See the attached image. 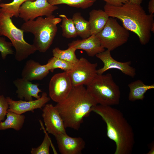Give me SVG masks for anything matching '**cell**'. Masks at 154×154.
Listing matches in <instances>:
<instances>
[{
  "label": "cell",
  "mask_w": 154,
  "mask_h": 154,
  "mask_svg": "<svg viewBox=\"0 0 154 154\" xmlns=\"http://www.w3.org/2000/svg\"><path fill=\"white\" fill-rule=\"evenodd\" d=\"M106 125L107 135L115 143L114 154H131L135 144L132 127L119 110L110 106L97 104L92 109Z\"/></svg>",
  "instance_id": "1"
},
{
  "label": "cell",
  "mask_w": 154,
  "mask_h": 154,
  "mask_svg": "<svg viewBox=\"0 0 154 154\" xmlns=\"http://www.w3.org/2000/svg\"><path fill=\"white\" fill-rule=\"evenodd\" d=\"M104 9L110 17L118 19L125 29L135 33L142 45L149 42L151 27L154 24V15L147 14L141 5L129 2L120 6L106 3Z\"/></svg>",
  "instance_id": "2"
},
{
  "label": "cell",
  "mask_w": 154,
  "mask_h": 154,
  "mask_svg": "<svg viewBox=\"0 0 154 154\" xmlns=\"http://www.w3.org/2000/svg\"><path fill=\"white\" fill-rule=\"evenodd\" d=\"M97 105L84 85L73 87L67 97L55 106L66 128L78 130L84 117Z\"/></svg>",
  "instance_id": "3"
},
{
  "label": "cell",
  "mask_w": 154,
  "mask_h": 154,
  "mask_svg": "<svg viewBox=\"0 0 154 154\" xmlns=\"http://www.w3.org/2000/svg\"><path fill=\"white\" fill-rule=\"evenodd\" d=\"M62 19L53 15L43 18L24 22L21 29L24 32L30 33L34 36L33 44L41 52H46L52 45L58 30L57 25Z\"/></svg>",
  "instance_id": "4"
},
{
  "label": "cell",
  "mask_w": 154,
  "mask_h": 154,
  "mask_svg": "<svg viewBox=\"0 0 154 154\" xmlns=\"http://www.w3.org/2000/svg\"><path fill=\"white\" fill-rule=\"evenodd\" d=\"M86 86L87 91L97 104L111 106L119 104V88L111 74H97Z\"/></svg>",
  "instance_id": "5"
},
{
  "label": "cell",
  "mask_w": 154,
  "mask_h": 154,
  "mask_svg": "<svg viewBox=\"0 0 154 154\" xmlns=\"http://www.w3.org/2000/svg\"><path fill=\"white\" fill-rule=\"evenodd\" d=\"M11 15L0 11V36L7 37L15 49V59L21 62L34 53L37 50L33 44L27 42L24 38V31L17 27L11 18Z\"/></svg>",
  "instance_id": "6"
},
{
  "label": "cell",
  "mask_w": 154,
  "mask_h": 154,
  "mask_svg": "<svg viewBox=\"0 0 154 154\" xmlns=\"http://www.w3.org/2000/svg\"><path fill=\"white\" fill-rule=\"evenodd\" d=\"M96 35L102 46L111 51L126 43L129 34L116 19L110 17L103 29Z\"/></svg>",
  "instance_id": "7"
},
{
  "label": "cell",
  "mask_w": 154,
  "mask_h": 154,
  "mask_svg": "<svg viewBox=\"0 0 154 154\" xmlns=\"http://www.w3.org/2000/svg\"><path fill=\"white\" fill-rule=\"evenodd\" d=\"M58 9L56 5L50 3L48 0H28L19 7L18 17L25 22L39 17L49 16Z\"/></svg>",
  "instance_id": "8"
},
{
  "label": "cell",
  "mask_w": 154,
  "mask_h": 154,
  "mask_svg": "<svg viewBox=\"0 0 154 154\" xmlns=\"http://www.w3.org/2000/svg\"><path fill=\"white\" fill-rule=\"evenodd\" d=\"M97 63H92L86 59L81 57L73 68L66 72L73 86H86L97 74Z\"/></svg>",
  "instance_id": "9"
},
{
  "label": "cell",
  "mask_w": 154,
  "mask_h": 154,
  "mask_svg": "<svg viewBox=\"0 0 154 154\" xmlns=\"http://www.w3.org/2000/svg\"><path fill=\"white\" fill-rule=\"evenodd\" d=\"M73 87L71 80L66 72L56 74L50 81L49 97L57 103L61 102L67 97Z\"/></svg>",
  "instance_id": "10"
},
{
  "label": "cell",
  "mask_w": 154,
  "mask_h": 154,
  "mask_svg": "<svg viewBox=\"0 0 154 154\" xmlns=\"http://www.w3.org/2000/svg\"><path fill=\"white\" fill-rule=\"evenodd\" d=\"M42 117L47 132L54 136L60 133H66L62 119L55 106L46 104L42 109Z\"/></svg>",
  "instance_id": "11"
},
{
  "label": "cell",
  "mask_w": 154,
  "mask_h": 154,
  "mask_svg": "<svg viewBox=\"0 0 154 154\" xmlns=\"http://www.w3.org/2000/svg\"><path fill=\"white\" fill-rule=\"evenodd\" d=\"M96 56L104 64V66L102 68L97 70V73L98 74H103L109 69H115L132 78H134L136 75V69L131 66V61L122 62L115 60L112 56L111 51L109 50H105L96 54Z\"/></svg>",
  "instance_id": "12"
},
{
  "label": "cell",
  "mask_w": 154,
  "mask_h": 154,
  "mask_svg": "<svg viewBox=\"0 0 154 154\" xmlns=\"http://www.w3.org/2000/svg\"><path fill=\"white\" fill-rule=\"evenodd\" d=\"M6 98L9 105L7 111L19 115L29 111L33 112L34 110L37 109H42V108L50 99L45 92L42 94L40 98L35 100L26 101L20 100L15 101L8 97Z\"/></svg>",
  "instance_id": "13"
},
{
  "label": "cell",
  "mask_w": 154,
  "mask_h": 154,
  "mask_svg": "<svg viewBox=\"0 0 154 154\" xmlns=\"http://www.w3.org/2000/svg\"><path fill=\"white\" fill-rule=\"evenodd\" d=\"M55 137L61 154H80L85 147V142L81 137H72L66 133H59Z\"/></svg>",
  "instance_id": "14"
},
{
  "label": "cell",
  "mask_w": 154,
  "mask_h": 154,
  "mask_svg": "<svg viewBox=\"0 0 154 154\" xmlns=\"http://www.w3.org/2000/svg\"><path fill=\"white\" fill-rule=\"evenodd\" d=\"M31 82L22 78H17L13 81L17 88L16 93L18 98L29 101L33 100V97L36 99L40 97L41 96L38 94L42 91L38 88L39 84H33Z\"/></svg>",
  "instance_id": "15"
},
{
  "label": "cell",
  "mask_w": 154,
  "mask_h": 154,
  "mask_svg": "<svg viewBox=\"0 0 154 154\" xmlns=\"http://www.w3.org/2000/svg\"><path fill=\"white\" fill-rule=\"evenodd\" d=\"M78 49L84 50L88 55L93 57L105 50L96 35H91L88 38L73 41L68 45Z\"/></svg>",
  "instance_id": "16"
},
{
  "label": "cell",
  "mask_w": 154,
  "mask_h": 154,
  "mask_svg": "<svg viewBox=\"0 0 154 154\" xmlns=\"http://www.w3.org/2000/svg\"><path fill=\"white\" fill-rule=\"evenodd\" d=\"M49 70L45 65H42L32 59L27 60L22 70V78L31 81L41 80L46 77Z\"/></svg>",
  "instance_id": "17"
},
{
  "label": "cell",
  "mask_w": 154,
  "mask_h": 154,
  "mask_svg": "<svg viewBox=\"0 0 154 154\" xmlns=\"http://www.w3.org/2000/svg\"><path fill=\"white\" fill-rule=\"evenodd\" d=\"M89 15L91 35H96L103 29L110 17L105 11L101 9H93Z\"/></svg>",
  "instance_id": "18"
},
{
  "label": "cell",
  "mask_w": 154,
  "mask_h": 154,
  "mask_svg": "<svg viewBox=\"0 0 154 154\" xmlns=\"http://www.w3.org/2000/svg\"><path fill=\"white\" fill-rule=\"evenodd\" d=\"M128 86L129 89L128 99L131 102L137 100H143L147 91L154 89V84L146 85L140 80L132 82L129 83Z\"/></svg>",
  "instance_id": "19"
},
{
  "label": "cell",
  "mask_w": 154,
  "mask_h": 154,
  "mask_svg": "<svg viewBox=\"0 0 154 154\" xmlns=\"http://www.w3.org/2000/svg\"><path fill=\"white\" fill-rule=\"evenodd\" d=\"M6 116L5 120L0 123V130L13 129L18 131L22 128L25 118L24 115L7 111Z\"/></svg>",
  "instance_id": "20"
},
{
  "label": "cell",
  "mask_w": 154,
  "mask_h": 154,
  "mask_svg": "<svg viewBox=\"0 0 154 154\" xmlns=\"http://www.w3.org/2000/svg\"><path fill=\"white\" fill-rule=\"evenodd\" d=\"M72 19L78 36L82 39H85L91 35L89 22L83 18L80 13L76 12L74 13Z\"/></svg>",
  "instance_id": "21"
},
{
  "label": "cell",
  "mask_w": 154,
  "mask_h": 154,
  "mask_svg": "<svg viewBox=\"0 0 154 154\" xmlns=\"http://www.w3.org/2000/svg\"><path fill=\"white\" fill-rule=\"evenodd\" d=\"M76 50L72 47H68L65 50L57 47L53 49L52 52L53 56L75 64L79 60L76 54Z\"/></svg>",
  "instance_id": "22"
},
{
  "label": "cell",
  "mask_w": 154,
  "mask_h": 154,
  "mask_svg": "<svg viewBox=\"0 0 154 154\" xmlns=\"http://www.w3.org/2000/svg\"><path fill=\"white\" fill-rule=\"evenodd\" d=\"M62 23L60 27L62 31V36L67 38H74L78 36L74 22L71 18H68L64 14H60Z\"/></svg>",
  "instance_id": "23"
},
{
  "label": "cell",
  "mask_w": 154,
  "mask_h": 154,
  "mask_svg": "<svg viewBox=\"0 0 154 154\" xmlns=\"http://www.w3.org/2000/svg\"><path fill=\"white\" fill-rule=\"evenodd\" d=\"M96 0H48L50 4L57 5L66 4L70 6L86 9L92 6Z\"/></svg>",
  "instance_id": "24"
},
{
  "label": "cell",
  "mask_w": 154,
  "mask_h": 154,
  "mask_svg": "<svg viewBox=\"0 0 154 154\" xmlns=\"http://www.w3.org/2000/svg\"><path fill=\"white\" fill-rule=\"evenodd\" d=\"M46 65L49 71L53 72L57 68L67 72L72 69L75 64L53 56L49 59Z\"/></svg>",
  "instance_id": "25"
},
{
  "label": "cell",
  "mask_w": 154,
  "mask_h": 154,
  "mask_svg": "<svg viewBox=\"0 0 154 154\" xmlns=\"http://www.w3.org/2000/svg\"><path fill=\"white\" fill-rule=\"evenodd\" d=\"M28 0H13L8 3H0V11H4L11 14L13 17H18L19 10L21 5ZM34 1L35 0H30Z\"/></svg>",
  "instance_id": "26"
},
{
  "label": "cell",
  "mask_w": 154,
  "mask_h": 154,
  "mask_svg": "<svg viewBox=\"0 0 154 154\" xmlns=\"http://www.w3.org/2000/svg\"><path fill=\"white\" fill-rule=\"evenodd\" d=\"M51 145L50 139L46 133L41 145L37 148H32L31 153L32 154H49Z\"/></svg>",
  "instance_id": "27"
},
{
  "label": "cell",
  "mask_w": 154,
  "mask_h": 154,
  "mask_svg": "<svg viewBox=\"0 0 154 154\" xmlns=\"http://www.w3.org/2000/svg\"><path fill=\"white\" fill-rule=\"evenodd\" d=\"M11 42L7 41L4 37H0V52L3 59H5L8 55L14 54Z\"/></svg>",
  "instance_id": "28"
},
{
  "label": "cell",
  "mask_w": 154,
  "mask_h": 154,
  "mask_svg": "<svg viewBox=\"0 0 154 154\" xmlns=\"http://www.w3.org/2000/svg\"><path fill=\"white\" fill-rule=\"evenodd\" d=\"M9 108V105L6 98L3 95H0V123L4 120Z\"/></svg>",
  "instance_id": "29"
},
{
  "label": "cell",
  "mask_w": 154,
  "mask_h": 154,
  "mask_svg": "<svg viewBox=\"0 0 154 154\" xmlns=\"http://www.w3.org/2000/svg\"><path fill=\"white\" fill-rule=\"evenodd\" d=\"M106 2V3L110 5L120 6L129 2L128 0H101Z\"/></svg>",
  "instance_id": "30"
},
{
  "label": "cell",
  "mask_w": 154,
  "mask_h": 154,
  "mask_svg": "<svg viewBox=\"0 0 154 154\" xmlns=\"http://www.w3.org/2000/svg\"><path fill=\"white\" fill-rule=\"evenodd\" d=\"M148 10L149 14L154 13V0H150L148 4Z\"/></svg>",
  "instance_id": "31"
},
{
  "label": "cell",
  "mask_w": 154,
  "mask_h": 154,
  "mask_svg": "<svg viewBox=\"0 0 154 154\" xmlns=\"http://www.w3.org/2000/svg\"><path fill=\"white\" fill-rule=\"evenodd\" d=\"M143 0H128L129 2L135 4L141 5Z\"/></svg>",
  "instance_id": "32"
},
{
  "label": "cell",
  "mask_w": 154,
  "mask_h": 154,
  "mask_svg": "<svg viewBox=\"0 0 154 154\" xmlns=\"http://www.w3.org/2000/svg\"><path fill=\"white\" fill-rule=\"evenodd\" d=\"M1 1V0H0V2Z\"/></svg>",
  "instance_id": "33"
}]
</instances>
